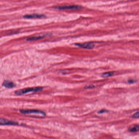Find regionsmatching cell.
<instances>
[{"instance_id":"1","label":"cell","mask_w":139,"mask_h":139,"mask_svg":"<svg viewBox=\"0 0 139 139\" xmlns=\"http://www.w3.org/2000/svg\"><path fill=\"white\" fill-rule=\"evenodd\" d=\"M42 87H35V88H24L15 92V94L17 95H22L31 92H37L42 90Z\"/></svg>"},{"instance_id":"2","label":"cell","mask_w":139,"mask_h":139,"mask_svg":"<svg viewBox=\"0 0 139 139\" xmlns=\"http://www.w3.org/2000/svg\"><path fill=\"white\" fill-rule=\"evenodd\" d=\"M20 112L23 114H37L42 115V116H45L46 114L44 112L39 110H21Z\"/></svg>"},{"instance_id":"3","label":"cell","mask_w":139,"mask_h":139,"mask_svg":"<svg viewBox=\"0 0 139 139\" xmlns=\"http://www.w3.org/2000/svg\"><path fill=\"white\" fill-rule=\"evenodd\" d=\"M81 7L79 5H70L61 6L56 7L55 8L60 10H65V9H79L81 8Z\"/></svg>"},{"instance_id":"4","label":"cell","mask_w":139,"mask_h":139,"mask_svg":"<svg viewBox=\"0 0 139 139\" xmlns=\"http://www.w3.org/2000/svg\"><path fill=\"white\" fill-rule=\"evenodd\" d=\"M76 46H79L81 48L85 49H91L94 48V44L92 43H86L83 44H75Z\"/></svg>"},{"instance_id":"5","label":"cell","mask_w":139,"mask_h":139,"mask_svg":"<svg viewBox=\"0 0 139 139\" xmlns=\"http://www.w3.org/2000/svg\"><path fill=\"white\" fill-rule=\"evenodd\" d=\"M18 123L17 122L9 120L4 118H0V125H18Z\"/></svg>"},{"instance_id":"6","label":"cell","mask_w":139,"mask_h":139,"mask_svg":"<svg viewBox=\"0 0 139 139\" xmlns=\"http://www.w3.org/2000/svg\"><path fill=\"white\" fill-rule=\"evenodd\" d=\"M45 15L42 14H33L26 15L24 16L23 17L27 19H38L44 17Z\"/></svg>"},{"instance_id":"7","label":"cell","mask_w":139,"mask_h":139,"mask_svg":"<svg viewBox=\"0 0 139 139\" xmlns=\"http://www.w3.org/2000/svg\"><path fill=\"white\" fill-rule=\"evenodd\" d=\"M2 85L4 87L8 88H11L15 87V84L11 81L8 80H5L3 82Z\"/></svg>"},{"instance_id":"8","label":"cell","mask_w":139,"mask_h":139,"mask_svg":"<svg viewBox=\"0 0 139 139\" xmlns=\"http://www.w3.org/2000/svg\"><path fill=\"white\" fill-rule=\"evenodd\" d=\"M129 131L131 132H136L139 131V125H133L129 127Z\"/></svg>"},{"instance_id":"9","label":"cell","mask_w":139,"mask_h":139,"mask_svg":"<svg viewBox=\"0 0 139 139\" xmlns=\"http://www.w3.org/2000/svg\"><path fill=\"white\" fill-rule=\"evenodd\" d=\"M44 37L43 36H38L36 37H30L27 39V41H35L42 39Z\"/></svg>"},{"instance_id":"10","label":"cell","mask_w":139,"mask_h":139,"mask_svg":"<svg viewBox=\"0 0 139 139\" xmlns=\"http://www.w3.org/2000/svg\"><path fill=\"white\" fill-rule=\"evenodd\" d=\"M114 75L113 72H107V73H104L102 75V77L103 78H108L109 77H112Z\"/></svg>"},{"instance_id":"11","label":"cell","mask_w":139,"mask_h":139,"mask_svg":"<svg viewBox=\"0 0 139 139\" xmlns=\"http://www.w3.org/2000/svg\"><path fill=\"white\" fill-rule=\"evenodd\" d=\"M132 117H133V118H139V112H137L135 113V114L133 115Z\"/></svg>"},{"instance_id":"12","label":"cell","mask_w":139,"mask_h":139,"mask_svg":"<svg viewBox=\"0 0 139 139\" xmlns=\"http://www.w3.org/2000/svg\"><path fill=\"white\" fill-rule=\"evenodd\" d=\"M94 85H90L88 86H87V87H85V88L86 89H91V88H94Z\"/></svg>"},{"instance_id":"13","label":"cell","mask_w":139,"mask_h":139,"mask_svg":"<svg viewBox=\"0 0 139 139\" xmlns=\"http://www.w3.org/2000/svg\"><path fill=\"white\" fill-rule=\"evenodd\" d=\"M106 112V110H100V111L98 112V113L99 114H102L103 113L105 112Z\"/></svg>"},{"instance_id":"14","label":"cell","mask_w":139,"mask_h":139,"mask_svg":"<svg viewBox=\"0 0 139 139\" xmlns=\"http://www.w3.org/2000/svg\"><path fill=\"white\" fill-rule=\"evenodd\" d=\"M135 82V81L132 80H129L128 81V83H134Z\"/></svg>"}]
</instances>
